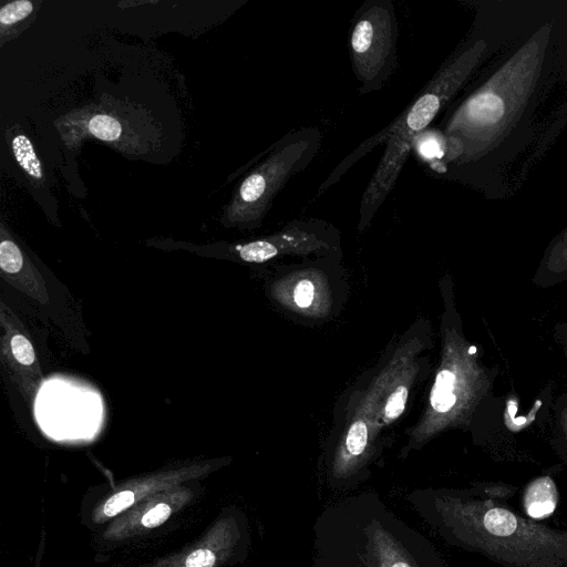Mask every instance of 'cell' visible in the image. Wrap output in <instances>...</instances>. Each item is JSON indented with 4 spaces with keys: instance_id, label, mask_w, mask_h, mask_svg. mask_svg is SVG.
<instances>
[{
    "instance_id": "52a82bcc",
    "label": "cell",
    "mask_w": 567,
    "mask_h": 567,
    "mask_svg": "<svg viewBox=\"0 0 567 567\" xmlns=\"http://www.w3.org/2000/svg\"><path fill=\"white\" fill-rule=\"evenodd\" d=\"M214 471L213 463H196L156 472L126 481L111 491L90 508L89 526L103 527L141 501L172 487L186 484Z\"/></svg>"
},
{
    "instance_id": "5bb4252c",
    "label": "cell",
    "mask_w": 567,
    "mask_h": 567,
    "mask_svg": "<svg viewBox=\"0 0 567 567\" xmlns=\"http://www.w3.org/2000/svg\"><path fill=\"white\" fill-rule=\"evenodd\" d=\"M466 113L473 122L492 124L502 117L504 105L498 96L492 93H482L470 100Z\"/></svg>"
},
{
    "instance_id": "6da1fadb",
    "label": "cell",
    "mask_w": 567,
    "mask_h": 567,
    "mask_svg": "<svg viewBox=\"0 0 567 567\" xmlns=\"http://www.w3.org/2000/svg\"><path fill=\"white\" fill-rule=\"evenodd\" d=\"M406 499L450 545L505 567H567V532L524 518L474 492L421 488Z\"/></svg>"
},
{
    "instance_id": "44dd1931",
    "label": "cell",
    "mask_w": 567,
    "mask_h": 567,
    "mask_svg": "<svg viewBox=\"0 0 567 567\" xmlns=\"http://www.w3.org/2000/svg\"><path fill=\"white\" fill-rule=\"evenodd\" d=\"M45 535H47L45 530L42 529L41 539H40V544H39V549H38V553H37V556H35L34 567H41V560H42L43 553H44V547H45Z\"/></svg>"
},
{
    "instance_id": "e0dca14e",
    "label": "cell",
    "mask_w": 567,
    "mask_h": 567,
    "mask_svg": "<svg viewBox=\"0 0 567 567\" xmlns=\"http://www.w3.org/2000/svg\"><path fill=\"white\" fill-rule=\"evenodd\" d=\"M443 142H441L439 134L425 130L419 136L415 137L412 148L422 157L424 161L440 159L444 154Z\"/></svg>"
},
{
    "instance_id": "277c9868",
    "label": "cell",
    "mask_w": 567,
    "mask_h": 567,
    "mask_svg": "<svg viewBox=\"0 0 567 567\" xmlns=\"http://www.w3.org/2000/svg\"><path fill=\"white\" fill-rule=\"evenodd\" d=\"M321 138L317 127L308 126L277 141L267 157L237 186L226 207L224 221L240 227L260 224L288 181L306 169L316 157Z\"/></svg>"
},
{
    "instance_id": "4fadbf2b",
    "label": "cell",
    "mask_w": 567,
    "mask_h": 567,
    "mask_svg": "<svg viewBox=\"0 0 567 567\" xmlns=\"http://www.w3.org/2000/svg\"><path fill=\"white\" fill-rule=\"evenodd\" d=\"M10 144L13 157L20 168L32 182L42 184L43 167L30 138L23 133H17Z\"/></svg>"
},
{
    "instance_id": "2e32d148",
    "label": "cell",
    "mask_w": 567,
    "mask_h": 567,
    "mask_svg": "<svg viewBox=\"0 0 567 567\" xmlns=\"http://www.w3.org/2000/svg\"><path fill=\"white\" fill-rule=\"evenodd\" d=\"M34 10V3L29 0H17L6 3L0 9L1 34L16 23L27 19Z\"/></svg>"
},
{
    "instance_id": "ba28073f",
    "label": "cell",
    "mask_w": 567,
    "mask_h": 567,
    "mask_svg": "<svg viewBox=\"0 0 567 567\" xmlns=\"http://www.w3.org/2000/svg\"><path fill=\"white\" fill-rule=\"evenodd\" d=\"M194 486L182 484L150 496L104 526L97 543L106 548L164 525L195 498Z\"/></svg>"
},
{
    "instance_id": "8992f818",
    "label": "cell",
    "mask_w": 567,
    "mask_h": 567,
    "mask_svg": "<svg viewBox=\"0 0 567 567\" xmlns=\"http://www.w3.org/2000/svg\"><path fill=\"white\" fill-rule=\"evenodd\" d=\"M248 520L243 511L226 507L205 534L189 546L143 567H224L241 563L250 549Z\"/></svg>"
},
{
    "instance_id": "9c48e42d",
    "label": "cell",
    "mask_w": 567,
    "mask_h": 567,
    "mask_svg": "<svg viewBox=\"0 0 567 567\" xmlns=\"http://www.w3.org/2000/svg\"><path fill=\"white\" fill-rule=\"evenodd\" d=\"M327 228L322 220H295L270 237L236 245L234 250L244 261L264 262L287 250L307 251L328 247Z\"/></svg>"
},
{
    "instance_id": "d6986e66",
    "label": "cell",
    "mask_w": 567,
    "mask_h": 567,
    "mask_svg": "<svg viewBox=\"0 0 567 567\" xmlns=\"http://www.w3.org/2000/svg\"><path fill=\"white\" fill-rule=\"evenodd\" d=\"M408 398V390L405 386H398L392 394L389 396L385 408L384 415L388 421L395 420L404 411Z\"/></svg>"
},
{
    "instance_id": "7a4b0ae2",
    "label": "cell",
    "mask_w": 567,
    "mask_h": 567,
    "mask_svg": "<svg viewBox=\"0 0 567 567\" xmlns=\"http://www.w3.org/2000/svg\"><path fill=\"white\" fill-rule=\"evenodd\" d=\"M312 534L315 567H446L432 542L374 492L329 505Z\"/></svg>"
},
{
    "instance_id": "9a60e30c",
    "label": "cell",
    "mask_w": 567,
    "mask_h": 567,
    "mask_svg": "<svg viewBox=\"0 0 567 567\" xmlns=\"http://www.w3.org/2000/svg\"><path fill=\"white\" fill-rule=\"evenodd\" d=\"M454 382L455 375L450 370L443 369L437 373L431 392V405L436 412L445 413L454 406Z\"/></svg>"
},
{
    "instance_id": "8fae6325",
    "label": "cell",
    "mask_w": 567,
    "mask_h": 567,
    "mask_svg": "<svg viewBox=\"0 0 567 567\" xmlns=\"http://www.w3.org/2000/svg\"><path fill=\"white\" fill-rule=\"evenodd\" d=\"M0 268L6 280L42 305L49 302L45 282L21 248L1 227Z\"/></svg>"
},
{
    "instance_id": "30bf717a",
    "label": "cell",
    "mask_w": 567,
    "mask_h": 567,
    "mask_svg": "<svg viewBox=\"0 0 567 567\" xmlns=\"http://www.w3.org/2000/svg\"><path fill=\"white\" fill-rule=\"evenodd\" d=\"M61 137L68 145L79 143L84 136H92L113 144L120 150H141L133 130L116 115L100 111H79L69 114L60 124Z\"/></svg>"
},
{
    "instance_id": "5b68a950",
    "label": "cell",
    "mask_w": 567,
    "mask_h": 567,
    "mask_svg": "<svg viewBox=\"0 0 567 567\" xmlns=\"http://www.w3.org/2000/svg\"><path fill=\"white\" fill-rule=\"evenodd\" d=\"M399 25L391 0H365L355 11L348 37L359 93L379 91L398 65Z\"/></svg>"
},
{
    "instance_id": "ac0fdd59",
    "label": "cell",
    "mask_w": 567,
    "mask_h": 567,
    "mask_svg": "<svg viewBox=\"0 0 567 567\" xmlns=\"http://www.w3.org/2000/svg\"><path fill=\"white\" fill-rule=\"evenodd\" d=\"M10 353L13 360L22 368H32L35 363V352L30 340L22 333L16 332L10 336Z\"/></svg>"
},
{
    "instance_id": "3957f363",
    "label": "cell",
    "mask_w": 567,
    "mask_h": 567,
    "mask_svg": "<svg viewBox=\"0 0 567 567\" xmlns=\"http://www.w3.org/2000/svg\"><path fill=\"white\" fill-rule=\"evenodd\" d=\"M464 71L465 62L460 59L437 73L392 123L363 141L334 167L319 186L316 197L338 183L363 155L385 142L383 155L363 192L359 206V227L363 229L368 226L393 189L415 137L427 130L445 100L462 81Z\"/></svg>"
},
{
    "instance_id": "ffe728a7",
    "label": "cell",
    "mask_w": 567,
    "mask_h": 567,
    "mask_svg": "<svg viewBox=\"0 0 567 567\" xmlns=\"http://www.w3.org/2000/svg\"><path fill=\"white\" fill-rule=\"evenodd\" d=\"M315 287L310 280L302 279L295 289V301L301 307H309L313 301Z\"/></svg>"
},
{
    "instance_id": "7c38bea8",
    "label": "cell",
    "mask_w": 567,
    "mask_h": 567,
    "mask_svg": "<svg viewBox=\"0 0 567 567\" xmlns=\"http://www.w3.org/2000/svg\"><path fill=\"white\" fill-rule=\"evenodd\" d=\"M558 492L550 477H539L533 481L524 493L525 513L533 519H544L550 516L557 506Z\"/></svg>"
}]
</instances>
